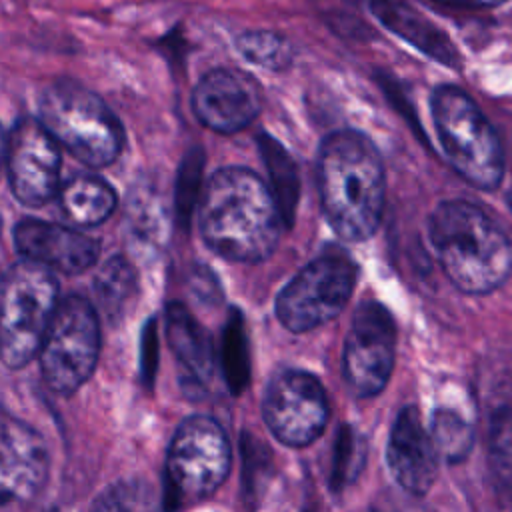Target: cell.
<instances>
[{"mask_svg":"<svg viewBox=\"0 0 512 512\" xmlns=\"http://www.w3.org/2000/svg\"><path fill=\"white\" fill-rule=\"evenodd\" d=\"M198 226L212 252L254 264L274 252L286 224L268 182L248 168L226 166L204 184Z\"/></svg>","mask_w":512,"mask_h":512,"instance_id":"cell-1","label":"cell"},{"mask_svg":"<svg viewBox=\"0 0 512 512\" xmlns=\"http://www.w3.org/2000/svg\"><path fill=\"white\" fill-rule=\"evenodd\" d=\"M318 192L324 216L346 242L370 238L382 216L386 174L374 142L356 130L328 134L318 150Z\"/></svg>","mask_w":512,"mask_h":512,"instance_id":"cell-2","label":"cell"},{"mask_svg":"<svg viewBox=\"0 0 512 512\" xmlns=\"http://www.w3.org/2000/svg\"><path fill=\"white\" fill-rule=\"evenodd\" d=\"M428 238L450 282L466 294H488L512 270V242L476 204L444 200L428 218Z\"/></svg>","mask_w":512,"mask_h":512,"instance_id":"cell-3","label":"cell"},{"mask_svg":"<svg viewBox=\"0 0 512 512\" xmlns=\"http://www.w3.org/2000/svg\"><path fill=\"white\" fill-rule=\"evenodd\" d=\"M38 122L60 148L92 168L114 162L124 146V130L116 114L96 92L70 78L44 88Z\"/></svg>","mask_w":512,"mask_h":512,"instance_id":"cell-4","label":"cell"},{"mask_svg":"<svg viewBox=\"0 0 512 512\" xmlns=\"http://www.w3.org/2000/svg\"><path fill=\"white\" fill-rule=\"evenodd\" d=\"M430 114L452 168L472 186L494 190L504 178V148L478 104L462 88L444 84L432 92Z\"/></svg>","mask_w":512,"mask_h":512,"instance_id":"cell-5","label":"cell"},{"mask_svg":"<svg viewBox=\"0 0 512 512\" xmlns=\"http://www.w3.org/2000/svg\"><path fill=\"white\" fill-rule=\"evenodd\" d=\"M58 308V282L50 268L18 260L0 276V360L26 366L38 352Z\"/></svg>","mask_w":512,"mask_h":512,"instance_id":"cell-6","label":"cell"},{"mask_svg":"<svg viewBox=\"0 0 512 512\" xmlns=\"http://www.w3.org/2000/svg\"><path fill=\"white\" fill-rule=\"evenodd\" d=\"M230 472V442L210 416H190L174 432L166 456L164 510L210 496Z\"/></svg>","mask_w":512,"mask_h":512,"instance_id":"cell-7","label":"cell"},{"mask_svg":"<svg viewBox=\"0 0 512 512\" xmlns=\"http://www.w3.org/2000/svg\"><path fill=\"white\" fill-rule=\"evenodd\" d=\"M358 278L352 256L336 246L310 260L276 298V316L290 332H308L334 320L350 300Z\"/></svg>","mask_w":512,"mask_h":512,"instance_id":"cell-8","label":"cell"},{"mask_svg":"<svg viewBox=\"0 0 512 512\" xmlns=\"http://www.w3.org/2000/svg\"><path fill=\"white\" fill-rule=\"evenodd\" d=\"M100 352V326L92 302L70 294L50 320L40 346V370L58 394L76 392L94 372Z\"/></svg>","mask_w":512,"mask_h":512,"instance_id":"cell-9","label":"cell"},{"mask_svg":"<svg viewBox=\"0 0 512 512\" xmlns=\"http://www.w3.org/2000/svg\"><path fill=\"white\" fill-rule=\"evenodd\" d=\"M396 328L390 312L376 300L362 302L352 318L344 354L342 376L358 398L384 390L394 366Z\"/></svg>","mask_w":512,"mask_h":512,"instance_id":"cell-10","label":"cell"},{"mask_svg":"<svg viewBox=\"0 0 512 512\" xmlns=\"http://www.w3.org/2000/svg\"><path fill=\"white\" fill-rule=\"evenodd\" d=\"M262 414L274 438L302 448L322 434L328 422V398L314 374L284 370L268 384Z\"/></svg>","mask_w":512,"mask_h":512,"instance_id":"cell-11","label":"cell"},{"mask_svg":"<svg viewBox=\"0 0 512 512\" xmlns=\"http://www.w3.org/2000/svg\"><path fill=\"white\" fill-rule=\"evenodd\" d=\"M62 154L58 142L36 118H22L6 146L12 194L28 208L44 206L60 190Z\"/></svg>","mask_w":512,"mask_h":512,"instance_id":"cell-12","label":"cell"},{"mask_svg":"<svg viewBox=\"0 0 512 512\" xmlns=\"http://www.w3.org/2000/svg\"><path fill=\"white\" fill-rule=\"evenodd\" d=\"M48 478L44 438L0 406V508L32 500Z\"/></svg>","mask_w":512,"mask_h":512,"instance_id":"cell-13","label":"cell"},{"mask_svg":"<svg viewBox=\"0 0 512 512\" xmlns=\"http://www.w3.org/2000/svg\"><path fill=\"white\" fill-rule=\"evenodd\" d=\"M192 112L206 128L234 134L246 128L262 110L258 82L234 68L206 72L192 90Z\"/></svg>","mask_w":512,"mask_h":512,"instance_id":"cell-14","label":"cell"},{"mask_svg":"<svg viewBox=\"0 0 512 512\" xmlns=\"http://www.w3.org/2000/svg\"><path fill=\"white\" fill-rule=\"evenodd\" d=\"M14 244L22 258L62 274H80L94 266L98 240L62 224L26 218L14 226Z\"/></svg>","mask_w":512,"mask_h":512,"instance_id":"cell-15","label":"cell"},{"mask_svg":"<svg viewBox=\"0 0 512 512\" xmlns=\"http://www.w3.org/2000/svg\"><path fill=\"white\" fill-rule=\"evenodd\" d=\"M386 462L394 480L410 494L424 496L438 474V452L416 406H404L390 428Z\"/></svg>","mask_w":512,"mask_h":512,"instance_id":"cell-16","label":"cell"},{"mask_svg":"<svg viewBox=\"0 0 512 512\" xmlns=\"http://www.w3.org/2000/svg\"><path fill=\"white\" fill-rule=\"evenodd\" d=\"M166 336L180 366V382L190 398L206 392L214 374V344L206 328L180 304L166 306Z\"/></svg>","mask_w":512,"mask_h":512,"instance_id":"cell-17","label":"cell"},{"mask_svg":"<svg viewBox=\"0 0 512 512\" xmlns=\"http://www.w3.org/2000/svg\"><path fill=\"white\" fill-rule=\"evenodd\" d=\"M368 10L382 22L384 28L410 42L426 56L442 62L444 66L456 68L460 54L450 38L438 30L428 18H424L414 6L404 0H372Z\"/></svg>","mask_w":512,"mask_h":512,"instance_id":"cell-18","label":"cell"},{"mask_svg":"<svg viewBox=\"0 0 512 512\" xmlns=\"http://www.w3.org/2000/svg\"><path fill=\"white\" fill-rule=\"evenodd\" d=\"M58 204L70 222L98 226L114 212L116 192L100 176L76 174L60 186Z\"/></svg>","mask_w":512,"mask_h":512,"instance_id":"cell-19","label":"cell"},{"mask_svg":"<svg viewBox=\"0 0 512 512\" xmlns=\"http://www.w3.org/2000/svg\"><path fill=\"white\" fill-rule=\"evenodd\" d=\"M258 146L262 152V160L268 166V176H270L268 186L276 198V204H278L284 224L288 228V226H292L294 210L298 204L300 184H298L296 164H294L292 156L284 150V146L268 134L258 136Z\"/></svg>","mask_w":512,"mask_h":512,"instance_id":"cell-20","label":"cell"},{"mask_svg":"<svg viewBox=\"0 0 512 512\" xmlns=\"http://www.w3.org/2000/svg\"><path fill=\"white\" fill-rule=\"evenodd\" d=\"M136 290V270L122 256H112L110 260H106V264L98 270L94 278V294L98 306L110 322L124 316L128 304L136 296Z\"/></svg>","mask_w":512,"mask_h":512,"instance_id":"cell-21","label":"cell"},{"mask_svg":"<svg viewBox=\"0 0 512 512\" xmlns=\"http://www.w3.org/2000/svg\"><path fill=\"white\" fill-rule=\"evenodd\" d=\"M220 366L228 390L240 396L250 382V358L244 318L240 310L232 308L222 330L220 342Z\"/></svg>","mask_w":512,"mask_h":512,"instance_id":"cell-22","label":"cell"},{"mask_svg":"<svg viewBox=\"0 0 512 512\" xmlns=\"http://www.w3.org/2000/svg\"><path fill=\"white\" fill-rule=\"evenodd\" d=\"M160 496L142 478L118 480L100 492L90 512H158Z\"/></svg>","mask_w":512,"mask_h":512,"instance_id":"cell-23","label":"cell"},{"mask_svg":"<svg viewBox=\"0 0 512 512\" xmlns=\"http://www.w3.org/2000/svg\"><path fill=\"white\" fill-rule=\"evenodd\" d=\"M236 50L252 64L280 72L294 62V48L286 36L272 30H248L236 38Z\"/></svg>","mask_w":512,"mask_h":512,"instance_id":"cell-24","label":"cell"},{"mask_svg":"<svg viewBox=\"0 0 512 512\" xmlns=\"http://www.w3.org/2000/svg\"><path fill=\"white\" fill-rule=\"evenodd\" d=\"M430 436L438 456L452 464L462 462L474 444L472 426L450 408H438L434 412Z\"/></svg>","mask_w":512,"mask_h":512,"instance_id":"cell-25","label":"cell"},{"mask_svg":"<svg viewBox=\"0 0 512 512\" xmlns=\"http://www.w3.org/2000/svg\"><path fill=\"white\" fill-rule=\"evenodd\" d=\"M366 462V442L364 436L350 424L340 426L334 452H332V466H330V488L334 492L344 490L348 484H352L358 474L362 472Z\"/></svg>","mask_w":512,"mask_h":512,"instance_id":"cell-26","label":"cell"},{"mask_svg":"<svg viewBox=\"0 0 512 512\" xmlns=\"http://www.w3.org/2000/svg\"><path fill=\"white\" fill-rule=\"evenodd\" d=\"M488 464L500 482L512 486V410L506 406L488 422Z\"/></svg>","mask_w":512,"mask_h":512,"instance_id":"cell-27","label":"cell"},{"mask_svg":"<svg viewBox=\"0 0 512 512\" xmlns=\"http://www.w3.org/2000/svg\"><path fill=\"white\" fill-rule=\"evenodd\" d=\"M202 164H204V154L200 148L190 150L182 166L178 170V180H176V212L182 224H188V218L192 214V208L196 200H200V176H202Z\"/></svg>","mask_w":512,"mask_h":512,"instance_id":"cell-28","label":"cell"},{"mask_svg":"<svg viewBox=\"0 0 512 512\" xmlns=\"http://www.w3.org/2000/svg\"><path fill=\"white\" fill-rule=\"evenodd\" d=\"M140 374L142 382L150 388L154 384L156 368H158V334H156V320L150 318L142 330L140 342Z\"/></svg>","mask_w":512,"mask_h":512,"instance_id":"cell-29","label":"cell"},{"mask_svg":"<svg viewBox=\"0 0 512 512\" xmlns=\"http://www.w3.org/2000/svg\"><path fill=\"white\" fill-rule=\"evenodd\" d=\"M442 4H450V6H460V8H494L500 6L508 0H436Z\"/></svg>","mask_w":512,"mask_h":512,"instance_id":"cell-30","label":"cell"},{"mask_svg":"<svg viewBox=\"0 0 512 512\" xmlns=\"http://www.w3.org/2000/svg\"><path fill=\"white\" fill-rule=\"evenodd\" d=\"M6 146H8V138L4 136V130L0 126V170L6 164Z\"/></svg>","mask_w":512,"mask_h":512,"instance_id":"cell-31","label":"cell"},{"mask_svg":"<svg viewBox=\"0 0 512 512\" xmlns=\"http://www.w3.org/2000/svg\"><path fill=\"white\" fill-rule=\"evenodd\" d=\"M354 2H360V4H364V6H366V8H368V4H370V2H372V0H354Z\"/></svg>","mask_w":512,"mask_h":512,"instance_id":"cell-32","label":"cell"}]
</instances>
